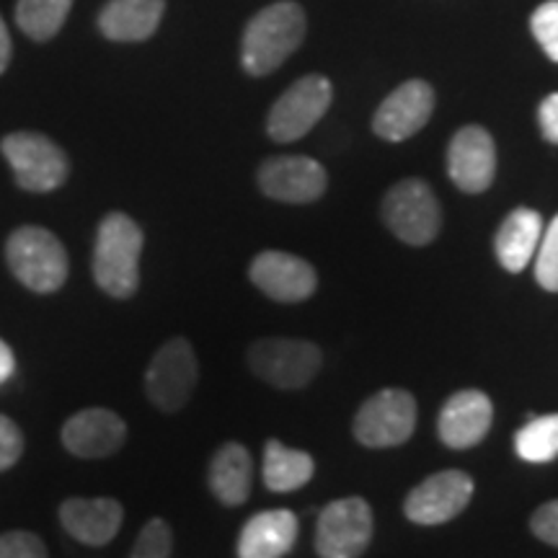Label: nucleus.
Here are the masks:
<instances>
[{"label": "nucleus", "mask_w": 558, "mask_h": 558, "mask_svg": "<svg viewBox=\"0 0 558 558\" xmlns=\"http://www.w3.org/2000/svg\"><path fill=\"white\" fill-rule=\"evenodd\" d=\"M251 282L277 303H300L318 288L316 269L288 251H262L248 269Z\"/></svg>", "instance_id": "obj_13"}, {"label": "nucleus", "mask_w": 558, "mask_h": 558, "mask_svg": "<svg viewBox=\"0 0 558 558\" xmlns=\"http://www.w3.org/2000/svg\"><path fill=\"white\" fill-rule=\"evenodd\" d=\"M13 369H16V360H13L11 347L5 341H0V386L11 378Z\"/></svg>", "instance_id": "obj_33"}, {"label": "nucleus", "mask_w": 558, "mask_h": 558, "mask_svg": "<svg viewBox=\"0 0 558 558\" xmlns=\"http://www.w3.org/2000/svg\"><path fill=\"white\" fill-rule=\"evenodd\" d=\"M128 439V424L109 409H86L73 414L62 427V445L75 458H107L114 456Z\"/></svg>", "instance_id": "obj_16"}, {"label": "nucleus", "mask_w": 558, "mask_h": 558, "mask_svg": "<svg viewBox=\"0 0 558 558\" xmlns=\"http://www.w3.org/2000/svg\"><path fill=\"white\" fill-rule=\"evenodd\" d=\"M333 90L324 75H305L284 90L267 117V132L277 143H292L316 128L331 107Z\"/></svg>", "instance_id": "obj_7"}, {"label": "nucleus", "mask_w": 558, "mask_h": 558, "mask_svg": "<svg viewBox=\"0 0 558 558\" xmlns=\"http://www.w3.org/2000/svg\"><path fill=\"white\" fill-rule=\"evenodd\" d=\"M209 488L226 507H241L251 494V456L241 442H226L209 463Z\"/></svg>", "instance_id": "obj_22"}, {"label": "nucleus", "mask_w": 558, "mask_h": 558, "mask_svg": "<svg viewBox=\"0 0 558 558\" xmlns=\"http://www.w3.org/2000/svg\"><path fill=\"white\" fill-rule=\"evenodd\" d=\"M494 407L481 390H460L450 396L437 418L439 439L452 450H469L486 437L492 427Z\"/></svg>", "instance_id": "obj_17"}, {"label": "nucleus", "mask_w": 558, "mask_h": 558, "mask_svg": "<svg viewBox=\"0 0 558 558\" xmlns=\"http://www.w3.org/2000/svg\"><path fill=\"white\" fill-rule=\"evenodd\" d=\"M514 450L527 463H550L558 458V414L530 416L514 435Z\"/></svg>", "instance_id": "obj_25"}, {"label": "nucleus", "mask_w": 558, "mask_h": 558, "mask_svg": "<svg viewBox=\"0 0 558 558\" xmlns=\"http://www.w3.org/2000/svg\"><path fill=\"white\" fill-rule=\"evenodd\" d=\"M326 179L324 166L305 156H277L264 160L259 169V186L267 197L290 205H305L324 197Z\"/></svg>", "instance_id": "obj_14"}, {"label": "nucleus", "mask_w": 558, "mask_h": 558, "mask_svg": "<svg viewBox=\"0 0 558 558\" xmlns=\"http://www.w3.org/2000/svg\"><path fill=\"white\" fill-rule=\"evenodd\" d=\"M171 548H173V535H171L169 522L156 518L145 522V527L140 530L130 558H171Z\"/></svg>", "instance_id": "obj_27"}, {"label": "nucleus", "mask_w": 558, "mask_h": 558, "mask_svg": "<svg viewBox=\"0 0 558 558\" xmlns=\"http://www.w3.org/2000/svg\"><path fill=\"white\" fill-rule=\"evenodd\" d=\"M166 0H109L99 13V29L111 41H143L156 34Z\"/></svg>", "instance_id": "obj_20"}, {"label": "nucleus", "mask_w": 558, "mask_h": 558, "mask_svg": "<svg viewBox=\"0 0 558 558\" xmlns=\"http://www.w3.org/2000/svg\"><path fill=\"white\" fill-rule=\"evenodd\" d=\"M13 179L26 192H54L68 181L70 163L65 150L39 132H11L0 143Z\"/></svg>", "instance_id": "obj_4"}, {"label": "nucleus", "mask_w": 558, "mask_h": 558, "mask_svg": "<svg viewBox=\"0 0 558 558\" xmlns=\"http://www.w3.org/2000/svg\"><path fill=\"white\" fill-rule=\"evenodd\" d=\"M416 401L409 390L388 388L362 403L354 418V437L365 448H396L414 435Z\"/></svg>", "instance_id": "obj_8"}, {"label": "nucleus", "mask_w": 558, "mask_h": 558, "mask_svg": "<svg viewBox=\"0 0 558 558\" xmlns=\"http://www.w3.org/2000/svg\"><path fill=\"white\" fill-rule=\"evenodd\" d=\"M21 456H24V435L13 418L0 414V471L13 469Z\"/></svg>", "instance_id": "obj_30"}, {"label": "nucleus", "mask_w": 558, "mask_h": 558, "mask_svg": "<svg viewBox=\"0 0 558 558\" xmlns=\"http://www.w3.org/2000/svg\"><path fill=\"white\" fill-rule=\"evenodd\" d=\"M197 354L186 339H171L153 354L145 373V393L160 411H179L192 399L197 386Z\"/></svg>", "instance_id": "obj_6"}, {"label": "nucleus", "mask_w": 558, "mask_h": 558, "mask_svg": "<svg viewBox=\"0 0 558 558\" xmlns=\"http://www.w3.org/2000/svg\"><path fill=\"white\" fill-rule=\"evenodd\" d=\"M448 173L460 192L481 194L497 177V145L478 124L458 130L448 148Z\"/></svg>", "instance_id": "obj_12"}, {"label": "nucleus", "mask_w": 558, "mask_h": 558, "mask_svg": "<svg viewBox=\"0 0 558 558\" xmlns=\"http://www.w3.org/2000/svg\"><path fill=\"white\" fill-rule=\"evenodd\" d=\"M316 463L308 452L284 448L279 439H269L264 448V484L269 492L288 494L303 488L313 478Z\"/></svg>", "instance_id": "obj_23"}, {"label": "nucleus", "mask_w": 558, "mask_h": 558, "mask_svg": "<svg viewBox=\"0 0 558 558\" xmlns=\"http://www.w3.org/2000/svg\"><path fill=\"white\" fill-rule=\"evenodd\" d=\"M0 558H47V548L39 535L13 530L0 535Z\"/></svg>", "instance_id": "obj_29"}, {"label": "nucleus", "mask_w": 558, "mask_h": 558, "mask_svg": "<svg viewBox=\"0 0 558 558\" xmlns=\"http://www.w3.org/2000/svg\"><path fill=\"white\" fill-rule=\"evenodd\" d=\"M538 120L543 137H546L548 143L558 145V94H550L543 99L538 109Z\"/></svg>", "instance_id": "obj_32"}, {"label": "nucleus", "mask_w": 558, "mask_h": 558, "mask_svg": "<svg viewBox=\"0 0 558 558\" xmlns=\"http://www.w3.org/2000/svg\"><path fill=\"white\" fill-rule=\"evenodd\" d=\"M535 279L543 290L558 292V215L541 235L535 251Z\"/></svg>", "instance_id": "obj_26"}, {"label": "nucleus", "mask_w": 558, "mask_h": 558, "mask_svg": "<svg viewBox=\"0 0 558 558\" xmlns=\"http://www.w3.org/2000/svg\"><path fill=\"white\" fill-rule=\"evenodd\" d=\"M305 13L282 0L248 21L241 41V62L248 75H269L303 45Z\"/></svg>", "instance_id": "obj_2"}, {"label": "nucleus", "mask_w": 558, "mask_h": 558, "mask_svg": "<svg viewBox=\"0 0 558 558\" xmlns=\"http://www.w3.org/2000/svg\"><path fill=\"white\" fill-rule=\"evenodd\" d=\"M473 497V478L463 471H442L422 481L403 501V512L416 525H442L458 518Z\"/></svg>", "instance_id": "obj_11"}, {"label": "nucleus", "mask_w": 558, "mask_h": 558, "mask_svg": "<svg viewBox=\"0 0 558 558\" xmlns=\"http://www.w3.org/2000/svg\"><path fill=\"white\" fill-rule=\"evenodd\" d=\"M248 367L275 388H303L320 369V349L303 339H262L248 349Z\"/></svg>", "instance_id": "obj_10"}, {"label": "nucleus", "mask_w": 558, "mask_h": 558, "mask_svg": "<svg viewBox=\"0 0 558 558\" xmlns=\"http://www.w3.org/2000/svg\"><path fill=\"white\" fill-rule=\"evenodd\" d=\"M73 0H19L16 24L34 41H47L62 29Z\"/></svg>", "instance_id": "obj_24"}, {"label": "nucleus", "mask_w": 558, "mask_h": 558, "mask_svg": "<svg viewBox=\"0 0 558 558\" xmlns=\"http://www.w3.org/2000/svg\"><path fill=\"white\" fill-rule=\"evenodd\" d=\"M143 243V230L130 215L109 213L101 220L94 243V279L107 295L117 300L135 295Z\"/></svg>", "instance_id": "obj_1"}, {"label": "nucleus", "mask_w": 558, "mask_h": 558, "mask_svg": "<svg viewBox=\"0 0 558 558\" xmlns=\"http://www.w3.org/2000/svg\"><path fill=\"white\" fill-rule=\"evenodd\" d=\"M298 541V518L290 509L254 514L239 535V558H282Z\"/></svg>", "instance_id": "obj_19"}, {"label": "nucleus", "mask_w": 558, "mask_h": 558, "mask_svg": "<svg viewBox=\"0 0 558 558\" xmlns=\"http://www.w3.org/2000/svg\"><path fill=\"white\" fill-rule=\"evenodd\" d=\"M373 541V509L365 499L347 497L318 514L316 550L320 558H360Z\"/></svg>", "instance_id": "obj_9"}, {"label": "nucleus", "mask_w": 558, "mask_h": 558, "mask_svg": "<svg viewBox=\"0 0 558 558\" xmlns=\"http://www.w3.org/2000/svg\"><path fill=\"white\" fill-rule=\"evenodd\" d=\"M435 111V90L427 81H407L375 111L373 130L388 143L416 135Z\"/></svg>", "instance_id": "obj_15"}, {"label": "nucleus", "mask_w": 558, "mask_h": 558, "mask_svg": "<svg viewBox=\"0 0 558 558\" xmlns=\"http://www.w3.org/2000/svg\"><path fill=\"white\" fill-rule=\"evenodd\" d=\"M11 62V34L5 29V21L0 19V73H5Z\"/></svg>", "instance_id": "obj_34"}, {"label": "nucleus", "mask_w": 558, "mask_h": 558, "mask_svg": "<svg viewBox=\"0 0 558 558\" xmlns=\"http://www.w3.org/2000/svg\"><path fill=\"white\" fill-rule=\"evenodd\" d=\"M530 29L550 60L558 62V0H546L530 19Z\"/></svg>", "instance_id": "obj_28"}, {"label": "nucleus", "mask_w": 558, "mask_h": 558, "mask_svg": "<svg viewBox=\"0 0 558 558\" xmlns=\"http://www.w3.org/2000/svg\"><path fill=\"white\" fill-rule=\"evenodd\" d=\"M383 220L409 246H427L437 239L442 213L427 181L407 179L388 190L383 199Z\"/></svg>", "instance_id": "obj_5"}, {"label": "nucleus", "mask_w": 558, "mask_h": 558, "mask_svg": "<svg viewBox=\"0 0 558 558\" xmlns=\"http://www.w3.org/2000/svg\"><path fill=\"white\" fill-rule=\"evenodd\" d=\"M530 527H533L535 538L558 548V499L543 505L538 512L533 514V520H530Z\"/></svg>", "instance_id": "obj_31"}, {"label": "nucleus", "mask_w": 558, "mask_h": 558, "mask_svg": "<svg viewBox=\"0 0 558 558\" xmlns=\"http://www.w3.org/2000/svg\"><path fill=\"white\" fill-rule=\"evenodd\" d=\"M5 262L13 277L39 295L58 292L68 282V251L47 228L24 226L13 230L5 241Z\"/></svg>", "instance_id": "obj_3"}, {"label": "nucleus", "mask_w": 558, "mask_h": 558, "mask_svg": "<svg viewBox=\"0 0 558 558\" xmlns=\"http://www.w3.org/2000/svg\"><path fill=\"white\" fill-rule=\"evenodd\" d=\"M543 235V218L535 209L530 207H518L507 215V220L501 222L497 230V241H494V248H497V259L501 267L512 275H518L530 264V259L538 251Z\"/></svg>", "instance_id": "obj_21"}, {"label": "nucleus", "mask_w": 558, "mask_h": 558, "mask_svg": "<svg viewBox=\"0 0 558 558\" xmlns=\"http://www.w3.org/2000/svg\"><path fill=\"white\" fill-rule=\"evenodd\" d=\"M124 520L122 505L117 499L99 497V499H81L73 497L62 501L60 522L62 527L73 535L75 541L86 546H107L120 533Z\"/></svg>", "instance_id": "obj_18"}]
</instances>
